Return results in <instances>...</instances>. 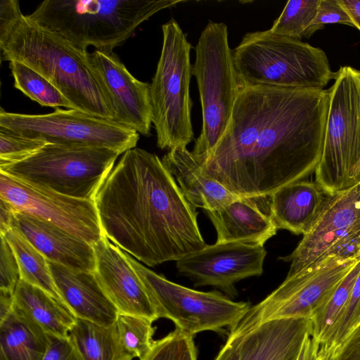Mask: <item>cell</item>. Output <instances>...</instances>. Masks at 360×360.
I'll return each instance as SVG.
<instances>
[{"mask_svg": "<svg viewBox=\"0 0 360 360\" xmlns=\"http://www.w3.org/2000/svg\"><path fill=\"white\" fill-rule=\"evenodd\" d=\"M104 236L148 266L177 261L206 245L197 217L162 160L124 153L94 200Z\"/></svg>", "mask_w": 360, "mask_h": 360, "instance_id": "7a4b0ae2", "label": "cell"}, {"mask_svg": "<svg viewBox=\"0 0 360 360\" xmlns=\"http://www.w3.org/2000/svg\"><path fill=\"white\" fill-rule=\"evenodd\" d=\"M126 254L158 319L171 320L185 333L193 336L205 330L221 332L226 327L231 330L251 307L248 302H235L218 291H198L170 281Z\"/></svg>", "mask_w": 360, "mask_h": 360, "instance_id": "30bf717a", "label": "cell"}, {"mask_svg": "<svg viewBox=\"0 0 360 360\" xmlns=\"http://www.w3.org/2000/svg\"><path fill=\"white\" fill-rule=\"evenodd\" d=\"M93 248L96 258L94 274L118 313L144 317L153 322L158 319L156 310L126 252L105 236Z\"/></svg>", "mask_w": 360, "mask_h": 360, "instance_id": "ac0fdd59", "label": "cell"}, {"mask_svg": "<svg viewBox=\"0 0 360 360\" xmlns=\"http://www.w3.org/2000/svg\"><path fill=\"white\" fill-rule=\"evenodd\" d=\"M0 127L49 143L105 148L120 154L136 148L139 139V133L130 128L76 109L30 115L1 108Z\"/></svg>", "mask_w": 360, "mask_h": 360, "instance_id": "7c38bea8", "label": "cell"}, {"mask_svg": "<svg viewBox=\"0 0 360 360\" xmlns=\"http://www.w3.org/2000/svg\"><path fill=\"white\" fill-rule=\"evenodd\" d=\"M4 236L17 258L20 280L42 289L65 304L54 283L49 261L44 255L15 227Z\"/></svg>", "mask_w": 360, "mask_h": 360, "instance_id": "4316f807", "label": "cell"}, {"mask_svg": "<svg viewBox=\"0 0 360 360\" xmlns=\"http://www.w3.org/2000/svg\"><path fill=\"white\" fill-rule=\"evenodd\" d=\"M228 35L225 23L210 22L195 48L192 75L197 81L202 116V130L191 151L195 159L207 154L224 135L239 91Z\"/></svg>", "mask_w": 360, "mask_h": 360, "instance_id": "ba28073f", "label": "cell"}, {"mask_svg": "<svg viewBox=\"0 0 360 360\" xmlns=\"http://www.w3.org/2000/svg\"><path fill=\"white\" fill-rule=\"evenodd\" d=\"M49 342L47 352L43 360H82L69 337H49Z\"/></svg>", "mask_w": 360, "mask_h": 360, "instance_id": "8d00e7d4", "label": "cell"}, {"mask_svg": "<svg viewBox=\"0 0 360 360\" xmlns=\"http://www.w3.org/2000/svg\"><path fill=\"white\" fill-rule=\"evenodd\" d=\"M360 272V259L345 276L327 302L311 319V337L327 346L347 308L351 292Z\"/></svg>", "mask_w": 360, "mask_h": 360, "instance_id": "83f0119b", "label": "cell"}, {"mask_svg": "<svg viewBox=\"0 0 360 360\" xmlns=\"http://www.w3.org/2000/svg\"><path fill=\"white\" fill-rule=\"evenodd\" d=\"M9 67L14 79V87L32 101L41 106L56 109L59 107L75 109L53 84L28 65L17 60H11Z\"/></svg>", "mask_w": 360, "mask_h": 360, "instance_id": "f1b7e54d", "label": "cell"}, {"mask_svg": "<svg viewBox=\"0 0 360 360\" xmlns=\"http://www.w3.org/2000/svg\"><path fill=\"white\" fill-rule=\"evenodd\" d=\"M193 336L175 328L164 338L155 340L143 360H197Z\"/></svg>", "mask_w": 360, "mask_h": 360, "instance_id": "1f68e13d", "label": "cell"}, {"mask_svg": "<svg viewBox=\"0 0 360 360\" xmlns=\"http://www.w3.org/2000/svg\"><path fill=\"white\" fill-rule=\"evenodd\" d=\"M328 105V89H240L224 135L196 160L210 176L240 198H269L315 172Z\"/></svg>", "mask_w": 360, "mask_h": 360, "instance_id": "6da1fadb", "label": "cell"}, {"mask_svg": "<svg viewBox=\"0 0 360 360\" xmlns=\"http://www.w3.org/2000/svg\"><path fill=\"white\" fill-rule=\"evenodd\" d=\"M360 258L328 256L285 281L256 305L231 330L228 335L248 331L264 323L279 319H311L332 295Z\"/></svg>", "mask_w": 360, "mask_h": 360, "instance_id": "8fae6325", "label": "cell"}, {"mask_svg": "<svg viewBox=\"0 0 360 360\" xmlns=\"http://www.w3.org/2000/svg\"><path fill=\"white\" fill-rule=\"evenodd\" d=\"M13 227L18 229L49 262L95 271L94 250L85 240L53 224L17 211Z\"/></svg>", "mask_w": 360, "mask_h": 360, "instance_id": "d6986e66", "label": "cell"}, {"mask_svg": "<svg viewBox=\"0 0 360 360\" xmlns=\"http://www.w3.org/2000/svg\"><path fill=\"white\" fill-rule=\"evenodd\" d=\"M330 255L360 257V182L329 195L311 230L279 259L290 262L286 277H291Z\"/></svg>", "mask_w": 360, "mask_h": 360, "instance_id": "4fadbf2b", "label": "cell"}, {"mask_svg": "<svg viewBox=\"0 0 360 360\" xmlns=\"http://www.w3.org/2000/svg\"><path fill=\"white\" fill-rule=\"evenodd\" d=\"M328 195L316 181L301 180L271 195L269 212L278 229L304 236L314 226Z\"/></svg>", "mask_w": 360, "mask_h": 360, "instance_id": "44dd1931", "label": "cell"}, {"mask_svg": "<svg viewBox=\"0 0 360 360\" xmlns=\"http://www.w3.org/2000/svg\"><path fill=\"white\" fill-rule=\"evenodd\" d=\"M311 319L270 321L228 338L214 360H297Z\"/></svg>", "mask_w": 360, "mask_h": 360, "instance_id": "2e32d148", "label": "cell"}, {"mask_svg": "<svg viewBox=\"0 0 360 360\" xmlns=\"http://www.w3.org/2000/svg\"><path fill=\"white\" fill-rule=\"evenodd\" d=\"M13 294L0 290V322L3 321L13 311Z\"/></svg>", "mask_w": 360, "mask_h": 360, "instance_id": "b9f144b4", "label": "cell"}, {"mask_svg": "<svg viewBox=\"0 0 360 360\" xmlns=\"http://www.w3.org/2000/svg\"><path fill=\"white\" fill-rule=\"evenodd\" d=\"M1 60L28 65L53 84L75 109L113 120L108 93L89 53L22 14L16 0L0 1Z\"/></svg>", "mask_w": 360, "mask_h": 360, "instance_id": "3957f363", "label": "cell"}, {"mask_svg": "<svg viewBox=\"0 0 360 360\" xmlns=\"http://www.w3.org/2000/svg\"><path fill=\"white\" fill-rule=\"evenodd\" d=\"M258 199L241 198L218 210H205L216 230V243L264 246L276 234L277 227L270 214L259 208Z\"/></svg>", "mask_w": 360, "mask_h": 360, "instance_id": "7402d4cb", "label": "cell"}, {"mask_svg": "<svg viewBox=\"0 0 360 360\" xmlns=\"http://www.w3.org/2000/svg\"><path fill=\"white\" fill-rule=\"evenodd\" d=\"M13 310L49 337L68 338L77 321L64 303L22 280L13 294Z\"/></svg>", "mask_w": 360, "mask_h": 360, "instance_id": "cb8c5ba5", "label": "cell"}, {"mask_svg": "<svg viewBox=\"0 0 360 360\" xmlns=\"http://www.w3.org/2000/svg\"><path fill=\"white\" fill-rule=\"evenodd\" d=\"M89 57L112 105L114 121L143 136H150V84L135 78L113 52L95 50Z\"/></svg>", "mask_w": 360, "mask_h": 360, "instance_id": "e0dca14e", "label": "cell"}, {"mask_svg": "<svg viewBox=\"0 0 360 360\" xmlns=\"http://www.w3.org/2000/svg\"><path fill=\"white\" fill-rule=\"evenodd\" d=\"M329 90L323 151L314 173L329 194L360 182V70L342 66Z\"/></svg>", "mask_w": 360, "mask_h": 360, "instance_id": "52a82bcc", "label": "cell"}, {"mask_svg": "<svg viewBox=\"0 0 360 360\" xmlns=\"http://www.w3.org/2000/svg\"><path fill=\"white\" fill-rule=\"evenodd\" d=\"M120 155L105 148L48 143L30 158L0 171L65 195L94 202Z\"/></svg>", "mask_w": 360, "mask_h": 360, "instance_id": "9c48e42d", "label": "cell"}, {"mask_svg": "<svg viewBox=\"0 0 360 360\" xmlns=\"http://www.w3.org/2000/svg\"><path fill=\"white\" fill-rule=\"evenodd\" d=\"M351 18L354 27L360 31V0H338Z\"/></svg>", "mask_w": 360, "mask_h": 360, "instance_id": "60d3db41", "label": "cell"}, {"mask_svg": "<svg viewBox=\"0 0 360 360\" xmlns=\"http://www.w3.org/2000/svg\"><path fill=\"white\" fill-rule=\"evenodd\" d=\"M69 339L82 360H127L120 344L115 323L103 326L77 318Z\"/></svg>", "mask_w": 360, "mask_h": 360, "instance_id": "484cf974", "label": "cell"}, {"mask_svg": "<svg viewBox=\"0 0 360 360\" xmlns=\"http://www.w3.org/2000/svg\"><path fill=\"white\" fill-rule=\"evenodd\" d=\"M0 198L17 212L53 224L92 245L104 236L93 201L65 195L1 171Z\"/></svg>", "mask_w": 360, "mask_h": 360, "instance_id": "5bb4252c", "label": "cell"}, {"mask_svg": "<svg viewBox=\"0 0 360 360\" xmlns=\"http://www.w3.org/2000/svg\"><path fill=\"white\" fill-rule=\"evenodd\" d=\"M320 0H290L269 29L274 34L301 39L316 17Z\"/></svg>", "mask_w": 360, "mask_h": 360, "instance_id": "4dcf8cb0", "label": "cell"}, {"mask_svg": "<svg viewBox=\"0 0 360 360\" xmlns=\"http://www.w3.org/2000/svg\"><path fill=\"white\" fill-rule=\"evenodd\" d=\"M15 212L10 202L0 198V236H4L12 229Z\"/></svg>", "mask_w": 360, "mask_h": 360, "instance_id": "f35d334b", "label": "cell"}, {"mask_svg": "<svg viewBox=\"0 0 360 360\" xmlns=\"http://www.w3.org/2000/svg\"><path fill=\"white\" fill-rule=\"evenodd\" d=\"M151 320L119 314L115 322L120 344L127 360H143L151 350L156 328Z\"/></svg>", "mask_w": 360, "mask_h": 360, "instance_id": "f546056e", "label": "cell"}, {"mask_svg": "<svg viewBox=\"0 0 360 360\" xmlns=\"http://www.w3.org/2000/svg\"><path fill=\"white\" fill-rule=\"evenodd\" d=\"M49 336L14 311L0 322V360H43Z\"/></svg>", "mask_w": 360, "mask_h": 360, "instance_id": "d4e9b609", "label": "cell"}, {"mask_svg": "<svg viewBox=\"0 0 360 360\" xmlns=\"http://www.w3.org/2000/svg\"><path fill=\"white\" fill-rule=\"evenodd\" d=\"M360 325V272L353 285L347 308L327 347L339 346ZM326 346V345H325Z\"/></svg>", "mask_w": 360, "mask_h": 360, "instance_id": "836d02e7", "label": "cell"}, {"mask_svg": "<svg viewBox=\"0 0 360 360\" xmlns=\"http://www.w3.org/2000/svg\"><path fill=\"white\" fill-rule=\"evenodd\" d=\"M56 286L65 304L78 319L103 326L113 325L118 311L100 285L94 272L49 262Z\"/></svg>", "mask_w": 360, "mask_h": 360, "instance_id": "ffe728a7", "label": "cell"}, {"mask_svg": "<svg viewBox=\"0 0 360 360\" xmlns=\"http://www.w3.org/2000/svg\"><path fill=\"white\" fill-rule=\"evenodd\" d=\"M162 46L150 84L152 124L160 149L186 148L193 139L190 82L191 44L178 22L162 26Z\"/></svg>", "mask_w": 360, "mask_h": 360, "instance_id": "8992f818", "label": "cell"}, {"mask_svg": "<svg viewBox=\"0 0 360 360\" xmlns=\"http://www.w3.org/2000/svg\"><path fill=\"white\" fill-rule=\"evenodd\" d=\"M162 161L195 208L213 211L241 198L210 176L186 148L170 150Z\"/></svg>", "mask_w": 360, "mask_h": 360, "instance_id": "603a6c76", "label": "cell"}, {"mask_svg": "<svg viewBox=\"0 0 360 360\" xmlns=\"http://www.w3.org/2000/svg\"><path fill=\"white\" fill-rule=\"evenodd\" d=\"M340 23L354 27L353 22L338 0H320L317 13L308 31L307 37L324 25Z\"/></svg>", "mask_w": 360, "mask_h": 360, "instance_id": "d590c367", "label": "cell"}, {"mask_svg": "<svg viewBox=\"0 0 360 360\" xmlns=\"http://www.w3.org/2000/svg\"><path fill=\"white\" fill-rule=\"evenodd\" d=\"M321 346L311 335H307L297 360H317Z\"/></svg>", "mask_w": 360, "mask_h": 360, "instance_id": "ab89813d", "label": "cell"}, {"mask_svg": "<svg viewBox=\"0 0 360 360\" xmlns=\"http://www.w3.org/2000/svg\"><path fill=\"white\" fill-rule=\"evenodd\" d=\"M334 360H360V325L335 348Z\"/></svg>", "mask_w": 360, "mask_h": 360, "instance_id": "74e56055", "label": "cell"}, {"mask_svg": "<svg viewBox=\"0 0 360 360\" xmlns=\"http://www.w3.org/2000/svg\"><path fill=\"white\" fill-rule=\"evenodd\" d=\"M182 1L46 0L27 17L76 47L112 52L156 13Z\"/></svg>", "mask_w": 360, "mask_h": 360, "instance_id": "277c9868", "label": "cell"}, {"mask_svg": "<svg viewBox=\"0 0 360 360\" xmlns=\"http://www.w3.org/2000/svg\"><path fill=\"white\" fill-rule=\"evenodd\" d=\"M232 56L239 90L259 86L322 89L336 75L322 49L270 30L246 33Z\"/></svg>", "mask_w": 360, "mask_h": 360, "instance_id": "5b68a950", "label": "cell"}, {"mask_svg": "<svg viewBox=\"0 0 360 360\" xmlns=\"http://www.w3.org/2000/svg\"><path fill=\"white\" fill-rule=\"evenodd\" d=\"M266 255L263 245L215 243L176 261V267L194 286H212L235 297L236 283L262 274Z\"/></svg>", "mask_w": 360, "mask_h": 360, "instance_id": "9a60e30c", "label": "cell"}, {"mask_svg": "<svg viewBox=\"0 0 360 360\" xmlns=\"http://www.w3.org/2000/svg\"><path fill=\"white\" fill-rule=\"evenodd\" d=\"M335 348L321 345L317 360H334Z\"/></svg>", "mask_w": 360, "mask_h": 360, "instance_id": "7bdbcfd3", "label": "cell"}, {"mask_svg": "<svg viewBox=\"0 0 360 360\" xmlns=\"http://www.w3.org/2000/svg\"><path fill=\"white\" fill-rule=\"evenodd\" d=\"M48 143L0 127V169L30 158Z\"/></svg>", "mask_w": 360, "mask_h": 360, "instance_id": "d6a6232c", "label": "cell"}, {"mask_svg": "<svg viewBox=\"0 0 360 360\" xmlns=\"http://www.w3.org/2000/svg\"><path fill=\"white\" fill-rule=\"evenodd\" d=\"M0 236V290L14 293L20 280L19 265L10 244L4 236Z\"/></svg>", "mask_w": 360, "mask_h": 360, "instance_id": "e575fe53", "label": "cell"}]
</instances>
